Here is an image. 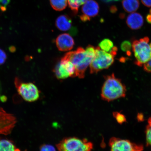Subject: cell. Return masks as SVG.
Returning a JSON list of instances; mask_svg holds the SVG:
<instances>
[{"label":"cell","mask_w":151,"mask_h":151,"mask_svg":"<svg viewBox=\"0 0 151 151\" xmlns=\"http://www.w3.org/2000/svg\"><path fill=\"white\" fill-rule=\"evenodd\" d=\"M95 47L89 45L85 50L79 47L75 51L68 52L62 58L68 60L74 65L75 77L82 79L84 78L86 70L95 56Z\"/></svg>","instance_id":"6da1fadb"},{"label":"cell","mask_w":151,"mask_h":151,"mask_svg":"<svg viewBox=\"0 0 151 151\" xmlns=\"http://www.w3.org/2000/svg\"><path fill=\"white\" fill-rule=\"evenodd\" d=\"M105 79L101 88L102 99L110 102L125 97L126 87L120 79L115 76L114 73L105 76Z\"/></svg>","instance_id":"7a4b0ae2"},{"label":"cell","mask_w":151,"mask_h":151,"mask_svg":"<svg viewBox=\"0 0 151 151\" xmlns=\"http://www.w3.org/2000/svg\"><path fill=\"white\" fill-rule=\"evenodd\" d=\"M95 49V56L90 65V73L91 74L109 68L114 63L118 51L117 48L115 46L109 52L104 51L99 46Z\"/></svg>","instance_id":"3957f363"},{"label":"cell","mask_w":151,"mask_h":151,"mask_svg":"<svg viewBox=\"0 0 151 151\" xmlns=\"http://www.w3.org/2000/svg\"><path fill=\"white\" fill-rule=\"evenodd\" d=\"M132 49L136 65L142 67L151 59V42L148 37L134 41L132 43Z\"/></svg>","instance_id":"277c9868"},{"label":"cell","mask_w":151,"mask_h":151,"mask_svg":"<svg viewBox=\"0 0 151 151\" xmlns=\"http://www.w3.org/2000/svg\"><path fill=\"white\" fill-rule=\"evenodd\" d=\"M56 146L59 151H92L93 148L91 142L76 137L65 138Z\"/></svg>","instance_id":"5b68a950"},{"label":"cell","mask_w":151,"mask_h":151,"mask_svg":"<svg viewBox=\"0 0 151 151\" xmlns=\"http://www.w3.org/2000/svg\"><path fill=\"white\" fill-rule=\"evenodd\" d=\"M14 83L19 94L24 101L33 102L39 99L40 92L33 83L22 82L17 78L15 79Z\"/></svg>","instance_id":"8992f818"},{"label":"cell","mask_w":151,"mask_h":151,"mask_svg":"<svg viewBox=\"0 0 151 151\" xmlns=\"http://www.w3.org/2000/svg\"><path fill=\"white\" fill-rule=\"evenodd\" d=\"M111 151H142L144 147L127 139L112 137L109 141Z\"/></svg>","instance_id":"52a82bcc"},{"label":"cell","mask_w":151,"mask_h":151,"mask_svg":"<svg viewBox=\"0 0 151 151\" xmlns=\"http://www.w3.org/2000/svg\"><path fill=\"white\" fill-rule=\"evenodd\" d=\"M56 78L64 80L69 77H75V69L72 63L62 58L53 70Z\"/></svg>","instance_id":"ba28073f"},{"label":"cell","mask_w":151,"mask_h":151,"mask_svg":"<svg viewBox=\"0 0 151 151\" xmlns=\"http://www.w3.org/2000/svg\"><path fill=\"white\" fill-rule=\"evenodd\" d=\"M16 122V118L14 115L7 113L0 107V134H10Z\"/></svg>","instance_id":"9c48e42d"},{"label":"cell","mask_w":151,"mask_h":151,"mask_svg":"<svg viewBox=\"0 0 151 151\" xmlns=\"http://www.w3.org/2000/svg\"><path fill=\"white\" fill-rule=\"evenodd\" d=\"M99 10V6L97 2L94 0H88L82 7L83 14L80 16L81 20L83 22L90 21L91 18L97 16Z\"/></svg>","instance_id":"30bf717a"},{"label":"cell","mask_w":151,"mask_h":151,"mask_svg":"<svg viewBox=\"0 0 151 151\" xmlns=\"http://www.w3.org/2000/svg\"><path fill=\"white\" fill-rule=\"evenodd\" d=\"M55 43L58 50L61 52L70 50L75 45L74 39L68 33H63L58 35L56 39Z\"/></svg>","instance_id":"8fae6325"},{"label":"cell","mask_w":151,"mask_h":151,"mask_svg":"<svg viewBox=\"0 0 151 151\" xmlns=\"http://www.w3.org/2000/svg\"><path fill=\"white\" fill-rule=\"evenodd\" d=\"M126 22L128 27L131 29L137 30L142 27L144 20L143 17L139 13L133 12L128 16Z\"/></svg>","instance_id":"7c38bea8"},{"label":"cell","mask_w":151,"mask_h":151,"mask_svg":"<svg viewBox=\"0 0 151 151\" xmlns=\"http://www.w3.org/2000/svg\"><path fill=\"white\" fill-rule=\"evenodd\" d=\"M55 25L57 28L60 31H68L72 26V20L68 15H62L57 18Z\"/></svg>","instance_id":"4fadbf2b"},{"label":"cell","mask_w":151,"mask_h":151,"mask_svg":"<svg viewBox=\"0 0 151 151\" xmlns=\"http://www.w3.org/2000/svg\"><path fill=\"white\" fill-rule=\"evenodd\" d=\"M122 5L124 10L128 13H133L139 9V0H123Z\"/></svg>","instance_id":"5bb4252c"},{"label":"cell","mask_w":151,"mask_h":151,"mask_svg":"<svg viewBox=\"0 0 151 151\" xmlns=\"http://www.w3.org/2000/svg\"><path fill=\"white\" fill-rule=\"evenodd\" d=\"M0 151H20L12 141L6 139H0Z\"/></svg>","instance_id":"9a60e30c"},{"label":"cell","mask_w":151,"mask_h":151,"mask_svg":"<svg viewBox=\"0 0 151 151\" xmlns=\"http://www.w3.org/2000/svg\"><path fill=\"white\" fill-rule=\"evenodd\" d=\"M53 9L56 11H62L65 9L68 4V0H50Z\"/></svg>","instance_id":"2e32d148"},{"label":"cell","mask_w":151,"mask_h":151,"mask_svg":"<svg viewBox=\"0 0 151 151\" xmlns=\"http://www.w3.org/2000/svg\"><path fill=\"white\" fill-rule=\"evenodd\" d=\"M88 0H68L69 6L75 14L78 13L81 6L84 5Z\"/></svg>","instance_id":"e0dca14e"},{"label":"cell","mask_w":151,"mask_h":151,"mask_svg":"<svg viewBox=\"0 0 151 151\" xmlns=\"http://www.w3.org/2000/svg\"><path fill=\"white\" fill-rule=\"evenodd\" d=\"M114 47L112 41L108 39H103L99 44L100 48L107 52H110Z\"/></svg>","instance_id":"ac0fdd59"},{"label":"cell","mask_w":151,"mask_h":151,"mask_svg":"<svg viewBox=\"0 0 151 151\" xmlns=\"http://www.w3.org/2000/svg\"><path fill=\"white\" fill-rule=\"evenodd\" d=\"M145 133L147 146H151V116L148 119Z\"/></svg>","instance_id":"d6986e66"},{"label":"cell","mask_w":151,"mask_h":151,"mask_svg":"<svg viewBox=\"0 0 151 151\" xmlns=\"http://www.w3.org/2000/svg\"><path fill=\"white\" fill-rule=\"evenodd\" d=\"M120 48L122 51L126 52L129 56L131 54L130 51L132 49V43L129 41H124L121 45Z\"/></svg>","instance_id":"ffe728a7"},{"label":"cell","mask_w":151,"mask_h":151,"mask_svg":"<svg viewBox=\"0 0 151 151\" xmlns=\"http://www.w3.org/2000/svg\"><path fill=\"white\" fill-rule=\"evenodd\" d=\"M114 117L119 124H122L126 121L125 116L123 114L119 112H114L113 113Z\"/></svg>","instance_id":"44dd1931"},{"label":"cell","mask_w":151,"mask_h":151,"mask_svg":"<svg viewBox=\"0 0 151 151\" xmlns=\"http://www.w3.org/2000/svg\"><path fill=\"white\" fill-rule=\"evenodd\" d=\"M40 151H56V149L52 145L49 144H43L40 148Z\"/></svg>","instance_id":"7402d4cb"},{"label":"cell","mask_w":151,"mask_h":151,"mask_svg":"<svg viewBox=\"0 0 151 151\" xmlns=\"http://www.w3.org/2000/svg\"><path fill=\"white\" fill-rule=\"evenodd\" d=\"M7 58V56L5 52L3 50L0 49V65H2L5 63Z\"/></svg>","instance_id":"603a6c76"},{"label":"cell","mask_w":151,"mask_h":151,"mask_svg":"<svg viewBox=\"0 0 151 151\" xmlns=\"http://www.w3.org/2000/svg\"><path fill=\"white\" fill-rule=\"evenodd\" d=\"M143 66V69L147 73H151V58L147 63L145 64Z\"/></svg>","instance_id":"cb8c5ba5"},{"label":"cell","mask_w":151,"mask_h":151,"mask_svg":"<svg viewBox=\"0 0 151 151\" xmlns=\"http://www.w3.org/2000/svg\"><path fill=\"white\" fill-rule=\"evenodd\" d=\"M141 1L145 6L151 7V0H141Z\"/></svg>","instance_id":"d4e9b609"},{"label":"cell","mask_w":151,"mask_h":151,"mask_svg":"<svg viewBox=\"0 0 151 151\" xmlns=\"http://www.w3.org/2000/svg\"><path fill=\"white\" fill-rule=\"evenodd\" d=\"M1 91H2V88H1V81H0V99H2V101H6V97H4V96H1Z\"/></svg>","instance_id":"484cf974"},{"label":"cell","mask_w":151,"mask_h":151,"mask_svg":"<svg viewBox=\"0 0 151 151\" xmlns=\"http://www.w3.org/2000/svg\"><path fill=\"white\" fill-rule=\"evenodd\" d=\"M146 19L147 22L149 24H151V14H150L147 15L146 16Z\"/></svg>","instance_id":"4316f807"},{"label":"cell","mask_w":151,"mask_h":151,"mask_svg":"<svg viewBox=\"0 0 151 151\" xmlns=\"http://www.w3.org/2000/svg\"><path fill=\"white\" fill-rule=\"evenodd\" d=\"M101 1L105 3H110L113 1H121V0H101Z\"/></svg>","instance_id":"83f0119b"},{"label":"cell","mask_w":151,"mask_h":151,"mask_svg":"<svg viewBox=\"0 0 151 151\" xmlns=\"http://www.w3.org/2000/svg\"><path fill=\"white\" fill-rule=\"evenodd\" d=\"M111 11L112 13H115V12H116L117 10V9L116 7L115 6L112 7H111Z\"/></svg>","instance_id":"f1b7e54d"},{"label":"cell","mask_w":151,"mask_h":151,"mask_svg":"<svg viewBox=\"0 0 151 151\" xmlns=\"http://www.w3.org/2000/svg\"><path fill=\"white\" fill-rule=\"evenodd\" d=\"M4 0H0V4Z\"/></svg>","instance_id":"f546056e"},{"label":"cell","mask_w":151,"mask_h":151,"mask_svg":"<svg viewBox=\"0 0 151 151\" xmlns=\"http://www.w3.org/2000/svg\"><path fill=\"white\" fill-rule=\"evenodd\" d=\"M150 14H151V9H150Z\"/></svg>","instance_id":"4dcf8cb0"}]
</instances>
